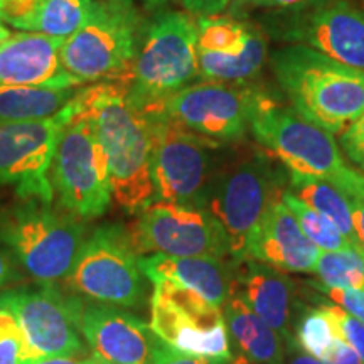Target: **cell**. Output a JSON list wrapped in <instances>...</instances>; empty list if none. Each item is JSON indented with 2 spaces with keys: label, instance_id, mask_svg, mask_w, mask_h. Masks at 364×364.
Returning a JSON list of instances; mask_svg holds the SVG:
<instances>
[{
  "label": "cell",
  "instance_id": "1",
  "mask_svg": "<svg viewBox=\"0 0 364 364\" xmlns=\"http://www.w3.org/2000/svg\"><path fill=\"white\" fill-rule=\"evenodd\" d=\"M76 103L93 118L110 172L112 196L129 213H140L156 199L152 181L154 118L139 110L122 83L80 90Z\"/></svg>",
  "mask_w": 364,
  "mask_h": 364
},
{
  "label": "cell",
  "instance_id": "2",
  "mask_svg": "<svg viewBox=\"0 0 364 364\" xmlns=\"http://www.w3.org/2000/svg\"><path fill=\"white\" fill-rule=\"evenodd\" d=\"M273 70L294 110L329 134H343L364 113V70L304 44L279 49Z\"/></svg>",
  "mask_w": 364,
  "mask_h": 364
},
{
  "label": "cell",
  "instance_id": "3",
  "mask_svg": "<svg viewBox=\"0 0 364 364\" xmlns=\"http://www.w3.org/2000/svg\"><path fill=\"white\" fill-rule=\"evenodd\" d=\"M250 129L257 142L290 172L331 182L346 199L364 188V174L346 164L332 134L295 110L263 97L253 112Z\"/></svg>",
  "mask_w": 364,
  "mask_h": 364
},
{
  "label": "cell",
  "instance_id": "4",
  "mask_svg": "<svg viewBox=\"0 0 364 364\" xmlns=\"http://www.w3.org/2000/svg\"><path fill=\"white\" fill-rule=\"evenodd\" d=\"M144 33V21L132 2L93 0L88 19L65 41L63 68L80 85L127 86Z\"/></svg>",
  "mask_w": 364,
  "mask_h": 364
},
{
  "label": "cell",
  "instance_id": "5",
  "mask_svg": "<svg viewBox=\"0 0 364 364\" xmlns=\"http://www.w3.org/2000/svg\"><path fill=\"white\" fill-rule=\"evenodd\" d=\"M85 238L83 221L39 199L0 211V241L41 285L66 280Z\"/></svg>",
  "mask_w": 364,
  "mask_h": 364
},
{
  "label": "cell",
  "instance_id": "6",
  "mask_svg": "<svg viewBox=\"0 0 364 364\" xmlns=\"http://www.w3.org/2000/svg\"><path fill=\"white\" fill-rule=\"evenodd\" d=\"M75 98L59 132L49 179L68 215L90 221L103 216L113 201L110 172L93 118Z\"/></svg>",
  "mask_w": 364,
  "mask_h": 364
},
{
  "label": "cell",
  "instance_id": "7",
  "mask_svg": "<svg viewBox=\"0 0 364 364\" xmlns=\"http://www.w3.org/2000/svg\"><path fill=\"white\" fill-rule=\"evenodd\" d=\"M198 75V24L189 14L164 12L145 29L127 95L139 110L154 115Z\"/></svg>",
  "mask_w": 364,
  "mask_h": 364
},
{
  "label": "cell",
  "instance_id": "8",
  "mask_svg": "<svg viewBox=\"0 0 364 364\" xmlns=\"http://www.w3.org/2000/svg\"><path fill=\"white\" fill-rule=\"evenodd\" d=\"M130 231L122 225L98 226L81 245L66 284L76 294L115 307L144 302V273Z\"/></svg>",
  "mask_w": 364,
  "mask_h": 364
},
{
  "label": "cell",
  "instance_id": "9",
  "mask_svg": "<svg viewBox=\"0 0 364 364\" xmlns=\"http://www.w3.org/2000/svg\"><path fill=\"white\" fill-rule=\"evenodd\" d=\"M149 327L177 351L209 361L233 358L223 309L184 287L169 282L154 284Z\"/></svg>",
  "mask_w": 364,
  "mask_h": 364
},
{
  "label": "cell",
  "instance_id": "10",
  "mask_svg": "<svg viewBox=\"0 0 364 364\" xmlns=\"http://www.w3.org/2000/svg\"><path fill=\"white\" fill-rule=\"evenodd\" d=\"M282 198L280 182L263 159L240 162L211 186L206 209L225 230L231 262L247 258L255 233Z\"/></svg>",
  "mask_w": 364,
  "mask_h": 364
},
{
  "label": "cell",
  "instance_id": "11",
  "mask_svg": "<svg viewBox=\"0 0 364 364\" xmlns=\"http://www.w3.org/2000/svg\"><path fill=\"white\" fill-rule=\"evenodd\" d=\"M154 118L152 181L156 201L206 208L209 191V150L218 142L182 129L167 117Z\"/></svg>",
  "mask_w": 364,
  "mask_h": 364
},
{
  "label": "cell",
  "instance_id": "12",
  "mask_svg": "<svg viewBox=\"0 0 364 364\" xmlns=\"http://www.w3.org/2000/svg\"><path fill=\"white\" fill-rule=\"evenodd\" d=\"M262 98V93L247 86L204 81L171 95L154 115L167 117L213 142H233L245 135Z\"/></svg>",
  "mask_w": 364,
  "mask_h": 364
},
{
  "label": "cell",
  "instance_id": "13",
  "mask_svg": "<svg viewBox=\"0 0 364 364\" xmlns=\"http://www.w3.org/2000/svg\"><path fill=\"white\" fill-rule=\"evenodd\" d=\"M0 309L16 318L34 358L85 356L88 351L80 327L83 304L65 297L54 285L7 290L0 294Z\"/></svg>",
  "mask_w": 364,
  "mask_h": 364
},
{
  "label": "cell",
  "instance_id": "14",
  "mask_svg": "<svg viewBox=\"0 0 364 364\" xmlns=\"http://www.w3.org/2000/svg\"><path fill=\"white\" fill-rule=\"evenodd\" d=\"M130 235L140 257H230L225 230L206 208L156 201L140 211Z\"/></svg>",
  "mask_w": 364,
  "mask_h": 364
},
{
  "label": "cell",
  "instance_id": "15",
  "mask_svg": "<svg viewBox=\"0 0 364 364\" xmlns=\"http://www.w3.org/2000/svg\"><path fill=\"white\" fill-rule=\"evenodd\" d=\"M70 105L56 117L31 122H0V186H16L21 199L53 203L49 179L59 132Z\"/></svg>",
  "mask_w": 364,
  "mask_h": 364
},
{
  "label": "cell",
  "instance_id": "16",
  "mask_svg": "<svg viewBox=\"0 0 364 364\" xmlns=\"http://www.w3.org/2000/svg\"><path fill=\"white\" fill-rule=\"evenodd\" d=\"M284 38L364 70V12L344 0L304 2Z\"/></svg>",
  "mask_w": 364,
  "mask_h": 364
},
{
  "label": "cell",
  "instance_id": "17",
  "mask_svg": "<svg viewBox=\"0 0 364 364\" xmlns=\"http://www.w3.org/2000/svg\"><path fill=\"white\" fill-rule=\"evenodd\" d=\"M81 334L100 364H156V334L134 314L107 304L81 309Z\"/></svg>",
  "mask_w": 364,
  "mask_h": 364
},
{
  "label": "cell",
  "instance_id": "18",
  "mask_svg": "<svg viewBox=\"0 0 364 364\" xmlns=\"http://www.w3.org/2000/svg\"><path fill=\"white\" fill-rule=\"evenodd\" d=\"M230 294L243 300L258 317L284 339L285 346L295 344L294 324L299 304L294 282L284 272L253 258L231 262Z\"/></svg>",
  "mask_w": 364,
  "mask_h": 364
},
{
  "label": "cell",
  "instance_id": "19",
  "mask_svg": "<svg viewBox=\"0 0 364 364\" xmlns=\"http://www.w3.org/2000/svg\"><path fill=\"white\" fill-rule=\"evenodd\" d=\"M65 39L39 33L12 34L0 44V85L78 88L61 63Z\"/></svg>",
  "mask_w": 364,
  "mask_h": 364
},
{
  "label": "cell",
  "instance_id": "20",
  "mask_svg": "<svg viewBox=\"0 0 364 364\" xmlns=\"http://www.w3.org/2000/svg\"><path fill=\"white\" fill-rule=\"evenodd\" d=\"M321 255L307 238L284 199L273 204L248 247L247 258L280 272L311 273Z\"/></svg>",
  "mask_w": 364,
  "mask_h": 364
},
{
  "label": "cell",
  "instance_id": "21",
  "mask_svg": "<svg viewBox=\"0 0 364 364\" xmlns=\"http://www.w3.org/2000/svg\"><path fill=\"white\" fill-rule=\"evenodd\" d=\"M139 267L144 277L157 284H169L193 290L218 307H223L231 289V265L225 258L211 257H171L154 253L140 257Z\"/></svg>",
  "mask_w": 364,
  "mask_h": 364
},
{
  "label": "cell",
  "instance_id": "22",
  "mask_svg": "<svg viewBox=\"0 0 364 364\" xmlns=\"http://www.w3.org/2000/svg\"><path fill=\"white\" fill-rule=\"evenodd\" d=\"M221 309L226 327L241 353V361L247 364H284V339L243 300L230 294ZM241 361H236V364Z\"/></svg>",
  "mask_w": 364,
  "mask_h": 364
},
{
  "label": "cell",
  "instance_id": "23",
  "mask_svg": "<svg viewBox=\"0 0 364 364\" xmlns=\"http://www.w3.org/2000/svg\"><path fill=\"white\" fill-rule=\"evenodd\" d=\"M78 88L0 85V122H31L56 117L78 95Z\"/></svg>",
  "mask_w": 364,
  "mask_h": 364
},
{
  "label": "cell",
  "instance_id": "24",
  "mask_svg": "<svg viewBox=\"0 0 364 364\" xmlns=\"http://www.w3.org/2000/svg\"><path fill=\"white\" fill-rule=\"evenodd\" d=\"M290 193L304 204H307L309 208H312L314 211H317L318 215L327 218L353 245L363 248L358 240L356 228H354L351 204L331 182L318 179V177L290 172Z\"/></svg>",
  "mask_w": 364,
  "mask_h": 364
},
{
  "label": "cell",
  "instance_id": "25",
  "mask_svg": "<svg viewBox=\"0 0 364 364\" xmlns=\"http://www.w3.org/2000/svg\"><path fill=\"white\" fill-rule=\"evenodd\" d=\"M267 44L260 34L252 31L247 46L238 54H218L198 51L199 75L221 83H240L262 70Z\"/></svg>",
  "mask_w": 364,
  "mask_h": 364
},
{
  "label": "cell",
  "instance_id": "26",
  "mask_svg": "<svg viewBox=\"0 0 364 364\" xmlns=\"http://www.w3.org/2000/svg\"><path fill=\"white\" fill-rule=\"evenodd\" d=\"M93 0H44L26 19L14 27L58 39H70L88 19Z\"/></svg>",
  "mask_w": 364,
  "mask_h": 364
},
{
  "label": "cell",
  "instance_id": "27",
  "mask_svg": "<svg viewBox=\"0 0 364 364\" xmlns=\"http://www.w3.org/2000/svg\"><path fill=\"white\" fill-rule=\"evenodd\" d=\"M284 203L285 206L290 209L295 220L302 228V231L306 233L309 240L322 252H339V250H364L358 248L356 245H353L341 231L336 228L332 223L318 215L317 211H314L312 208H309L307 204H304L299 198L287 191L284 193Z\"/></svg>",
  "mask_w": 364,
  "mask_h": 364
},
{
  "label": "cell",
  "instance_id": "28",
  "mask_svg": "<svg viewBox=\"0 0 364 364\" xmlns=\"http://www.w3.org/2000/svg\"><path fill=\"white\" fill-rule=\"evenodd\" d=\"M314 273L327 287L364 290V250H321Z\"/></svg>",
  "mask_w": 364,
  "mask_h": 364
},
{
  "label": "cell",
  "instance_id": "29",
  "mask_svg": "<svg viewBox=\"0 0 364 364\" xmlns=\"http://www.w3.org/2000/svg\"><path fill=\"white\" fill-rule=\"evenodd\" d=\"M198 24V51L238 54L245 48L253 29L228 17L203 16Z\"/></svg>",
  "mask_w": 364,
  "mask_h": 364
},
{
  "label": "cell",
  "instance_id": "30",
  "mask_svg": "<svg viewBox=\"0 0 364 364\" xmlns=\"http://www.w3.org/2000/svg\"><path fill=\"white\" fill-rule=\"evenodd\" d=\"M295 344L304 353L322 361L332 343L339 338L334 322L324 309L307 307L297 312L294 324Z\"/></svg>",
  "mask_w": 364,
  "mask_h": 364
},
{
  "label": "cell",
  "instance_id": "31",
  "mask_svg": "<svg viewBox=\"0 0 364 364\" xmlns=\"http://www.w3.org/2000/svg\"><path fill=\"white\" fill-rule=\"evenodd\" d=\"M34 358L19 324L11 312L0 309V364H27Z\"/></svg>",
  "mask_w": 364,
  "mask_h": 364
},
{
  "label": "cell",
  "instance_id": "32",
  "mask_svg": "<svg viewBox=\"0 0 364 364\" xmlns=\"http://www.w3.org/2000/svg\"><path fill=\"white\" fill-rule=\"evenodd\" d=\"M318 307L324 309L329 314V317L334 322L336 331L341 339H344L351 348L356 351L364 361V324L348 314L344 309L336 306L334 302H327V300H318Z\"/></svg>",
  "mask_w": 364,
  "mask_h": 364
},
{
  "label": "cell",
  "instance_id": "33",
  "mask_svg": "<svg viewBox=\"0 0 364 364\" xmlns=\"http://www.w3.org/2000/svg\"><path fill=\"white\" fill-rule=\"evenodd\" d=\"M309 284L321 294L327 295L331 302L344 309L346 312L351 314L353 317H356L358 321H361L364 324V290L334 289V287L324 285L322 282H309Z\"/></svg>",
  "mask_w": 364,
  "mask_h": 364
},
{
  "label": "cell",
  "instance_id": "34",
  "mask_svg": "<svg viewBox=\"0 0 364 364\" xmlns=\"http://www.w3.org/2000/svg\"><path fill=\"white\" fill-rule=\"evenodd\" d=\"M341 147L349 161L364 172V113L341 134Z\"/></svg>",
  "mask_w": 364,
  "mask_h": 364
},
{
  "label": "cell",
  "instance_id": "35",
  "mask_svg": "<svg viewBox=\"0 0 364 364\" xmlns=\"http://www.w3.org/2000/svg\"><path fill=\"white\" fill-rule=\"evenodd\" d=\"M154 363L156 364H209L206 358L193 356V354L177 351L172 346L166 344L156 336L154 339Z\"/></svg>",
  "mask_w": 364,
  "mask_h": 364
},
{
  "label": "cell",
  "instance_id": "36",
  "mask_svg": "<svg viewBox=\"0 0 364 364\" xmlns=\"http://www.w3.org/2000/svg\"><path fill=\"white\" fill-rule=\"evenodd\" d=\"M44 0H0V21L14 26L17 21L26 19Z\"/></svg>",
  "mask_w": 364,
  "mask_h": 364
},
{
  "label": "cell",
  "instance_id": "37",
  "mask_svg": "<svg viewBox=\"0 0 364 364\" xmlns=\"http://www.w3.org/2000/svg\"><path fill=\"white\" fill-rule=\"evenodd\" d=\"M307 0H231L230 12L233 16H241L255 9H287L302 6Z\"/></svg>",
  "mask_w": 364,
  "mask_h": 364
},
{
  "label": "cell",
  "instance_id": "38",
  "mask_svg": "<svg viewBox=\"0 0 364 364\" xmlns=\"http://www.w3.org/2000/svg\"><path fill=\"white\" fill-rule=\"evenodd\" d=\"M324 364H364L361 356L346 343L344 339L338 338L332 343L331 349L322 359Z\"/></svg>",
  "mask_w": 364,
  "mask_h": 364
},
{
  "label": "cell",
  "instance_id": "39",
  "mask_svg": "<svg viewBox=\"0 0 364 364\" xmlns=\"http://www.w3.org/2000/svg\"><path fill=\"white\" fill-rule=\"evenodd\" d=\"M182 6L189 12L203 14V16H215L216 12L225 11L231 0H181Z\"/></svg>",
  "mask_w": 364,
  "mask_h": 364
},
{
  "label": "cell",
  "instance_id": "40",
  "mask_svg": "<svg viewBox=\"0 0 364 364\" xmlns=\"http://www.w3.org/2000/svg\"><path fill=\"white\" fill-rule=\"evenodd\" d=\"M348 201L351 204L353 221H354V228H356L358 240L364 248V188L359 191L358 194H354L353 198H349Z\"/></svg>",
  "mask_w": 364,
  "mask_h": 364
},
{
  "label": "cell",
  "instance_id": "41",
  "mask_svg": "<svg viewBox=\"0 0 364 364\" xmlns=\"http://www.w3.org/2000/svg\"><path fill=\"white\" fill-rule=\"evenodd\" d=\"M27 364H100L97 358L91 356H44L33 359Z\"/></svg>",
  "mask_w": 364,
  "mask_h": 364
},
{
  "label": "cell",
  "instance_id": "42",
  "mask_svg": "<svg viewBox=\"0 0 364 364\" xmlns=\"http://www.w3.org/2000/svg\"><path fill=\"white\" fill-rule=\"evenodd\" d=\"M284 364H324L318 361L317 358L311 356V354L304 353L297 344L285 346V359Z\"/></svg>",
  "mask_w": 364,
  "mask_h": 364
},
{
  "label": "cell",
  "instance_id": "43",
  "mask_svg": "<svg viewBox=\"0 0 364 364\" xmlns=\"http://www.w3.org/2000/svg\"><path fill=\"white\" fill-rule=\"evenodd\" d=\"M19 279L21 275L17 273L14 263L9 260V255L4 250H0V289Z\"/></svg>",
  "mask_w": 364,
  "mask_h": 364
},
{
  "label": "cell",
  "instance_id": "44",
  "mask_svg": "<svg viewBox=\"0 0 364 364\" xmlns=\"http://www.w3.org/2000/svg\"><path fill=\"white\" fill-rule=\"evenodd\" d=\"M11 36H12L11 31H9L7 27H4L2 22H0V44H2L4 41H7L9 38H11Z\"/></svg>",
  "mask_w": 364,
  "mask_h": 364
},
{
  "label": "cell",
  "instance_id": "45",
  "mask_svg": "<svg viewBox=\"0 0 364 364\" xmlns=\"http://www.w3.org/2000/svg\"><path fill=\"white\" fill-rule=\"evenodd\" d=\"M103 2H134V0H103ZM149 4H161L162 0H145Z\"/></svg>",
  "mask_w": 364,
  "mask_h": 364
},
{
  "label": "cell",
  "instance_id": "46",
  "mask_svg": "<svg viewBox=\"0 0 364 364\" xmlns=\"http://www.w3.org/2000/svg\"><path fill=\"white\" fill-rule=\"evenodd\" d=\"M209 364H225V361H211Z\"/></svg>",
  "mask_w": 364,
  "mask_h": 364
},
{
  "label": "cell",
  "instance_id": "47",
  "mask_svg": "<svg viewBox=\"0 0 364 364\" xmlns=\"http://www.w3.org/2000/svg\"><path fill=\"white\" fill-rule=\"evenodd\" d=\"M0 22H2V21H0Z\"/></svg>",
  "mask_w": 364,
  "mask_h": 364
}]
</instances>
